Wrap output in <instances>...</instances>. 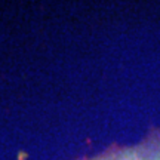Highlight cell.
Here are the masks:
<instances>
[{"mask_svg": "<svg viewBox=\"0 0 160 160\" xmlns=\"http://www.w3.org/2000/svg\"><path fill=\"white\" fill-rule=\"evenodd\" d=\"M91 160H160V132L138 145L108 150Z\"/></svg>", "mask_w": 160, "mask_h": 160, "instance_id": "obj_1", "label": "cell"}]
</instances>
